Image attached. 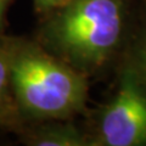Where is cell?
<instances>
[{
  "mask_svg": "<svg viewBox=\"0 0 146 146\" xmlns=\"http://www.w3.org/2000/svg\"><path fill=\"white\" fill-rule=\"evenodd\" d=\"M91 139L71 123L49 124L36 129L27 139L35 146H90Z\"/></svg>",
  "mask_w": 146,
  "mask_h": 146,
  "instance_id": "4",
  "label": "cell"
},
{
  "mask_svg": "<svg viewBox=\"0 0 146 146\" xmlns=\"http://www.w3.org/2000/svg\"><path fill=\"white\" fill-rule=\"evenodd\" d=\"M90 145L146 146V88L125 67L115 96L100 113Z\"/></svg>",
  "mask_w": 146,
  "mask_h": 146,
  "instance_id": "3",
  "label": "cell"
},
{
  "mask_svg": "<svg viewBox=\"0 0 146 146\" xmlns=\"http://www.w3.org/2000/svg\"><path fill=\"white\" fill-rule=\"evenodd\" d=\"M16 107L35 119L62 121L78 113L88 96L86 76L32 43H10Z\"/></svg>",
  "mask_w": 146,
  "mask_h": 146,
  "instance_id": "2",
  "label": "cell"
},
{
  "mask_svg": "<svg viewBox=\"0 0 146 146\" xmlns=\"http://www.w3.org/2000/svg\"><path fill=\"white\" fill-rule=\"evenodd\" d=\"M71 0H33L36 10L40 12H46V13H51L54 11H56L57 9L65 6Z\"/></svg>",
  "mask_w": 146,
  "mask_h": 146,
  "instance_id": "7",
  "label": "cell"
},
{
  "mask_svg": "<svg viewBox=\"0 0 146 146\" xmlns=\"http://www.w3.org/2000/svg\"><path fill=\"white\" fill-rule=\"evenodd\" d=\"M11 46L10 43L0 42V123L11 116L16 102L11 88Z\"/></svg>",
  "mask_w": 146,
  "mask_h": 146,
  "instance_id": "5",
  "label": "cell"
},
{
  "mask_svg": "<svg viewBox=\"0 0 146 146\" xmlns=\"http://www.w3.org/2000/svg\"><path fill=\"white\" fill-rule=\"evenodd\" d=\"M9 4H10V0H0V28L3 26L4 17H5V12H6Z\"/></svg>",
  "mask_w": 146,
  "mask_h": 146,
  "instance_id": "8",
  "label": "cell"
},
{
  "mask_svg": "<svg viewBox=\"0 0 146 146\" xmlns=\"http://www.w3.org/2000/svg\"><path fill=\"white\" fill-rule=\"evenodd\" d=\"M125 20L124 0H71L51 12L42 38L49 52L88 77L119 49Z\"/></svg>",
  "mask_w": 146,
  "mask_h": 146,
  "instance_id": "1",
  "label": "cell"
},
{
  "mask_svg": "<svg viewBox=\"0 0 146 146\" xmlns=\"http://www.w3.org/2000/svg\"><path fill=\"white\" fill-rule=\"evenodd\" d=\"M124 67L146 88V26L138 32L131 42Z\"/></svg>",
  "mask_w": 146,
  "mask_h": 146,
  "instance_id": "6",
  "label": "cell"
}]
</instances>
